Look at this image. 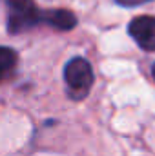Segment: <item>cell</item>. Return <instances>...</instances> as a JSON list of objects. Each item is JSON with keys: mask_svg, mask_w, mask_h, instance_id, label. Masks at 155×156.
Here are the masks:
<instances>
[{"mask_svg": "<svg viewBox=\"0 0 155 156\" xmlns=\"http://www.w3.org/2000/svg\"><path fill=\"white\" fill-rule=\"evenodd\" d=\"M152 76H153V80H155V64L152 66Z\"/></svg>", "mask_w": 155, "mask_h": 156, "instance_id": "cell-7", "label": "cell"}, {"mask_svg": "<svg viewBox=\"0 0 155 156\" xmlns=\"http://www.w3.org/2000/svg\"><path fill=\"white\" fill-rule=\"evenodd\" d=\"M130 37L144 51H155V16L142 15L135 16L128 26Z\"/></svg>", "mask_w": 155, "mask_h": 156, "instance_id": "cell-3", "label": "cell"}, {"mask_svg": "<svg viewBox=\"0 0 155 156\" xmlns=\"http://www.w3.org/2000/svg\"><path fill=\"white\" fill-rule=\"evenodd\" d=\"M42 24L59 31H70L77 26V16L68 9H47L42 13Z\"/></svg>", "mask_w": 155, "mask_h": 156, "instance_id": "cell-4", "label": "cell"}, {"mask_svg": "<svg viewBox=\"0 0 155 156\" xmlns=\"http://www.w3.org/2000/svg\"><path fill=\"white\" fill-rule=\"evenodd\" d=\"M115 2L122 7H137V5H142V4L152 2V0H115Z\"/></svg>", "mask_w": 155, "mask_h": 156, "instance_id": "cell-6", "label": "cell"}, {"mask_svg": "<svg viewBox=\"0 0 155 156\" xmlns=\"http://www.w3.org/2000/svg\"><path fill=\"white\" fill-rule=\"evenodd\" d=\"M93 78H95L93 67L86 58H82V56L71 58L64 67V82H66L70 98L82 100L84 96H88V93L93 85Z\"/></svg>", "mask_w": 155, "mask_h": 156, "instance_id": "cell-2", "label": "cell"}, {"mask_svg": "<svg viewBox=\"0 0 155 156\" xmlns=\"http://www.w3.org/2000/svg\"><path fill=\"white\" fill-rule=\"evenodd\" d=\"M17 62H18V55L15 49L0 45V82H4L15 69H17Z\"/></svg>", "mask_w": 155, "mask_h": 156, "instance_id": "cell-5", "label": "cell"}, {"mask_svg": "<svg viewBox=\"0 0 155 156\" xmlns=\"http://www.w3.org/2000/svg\"><path fill=\"white\" fill-rule=\"evenodd\" d=\"M7 4V31L20 35L42 24V13L33 0H6Z\"/></svg>", "mask_w": 155, "mask_h": 156, "instance_id": "cell-1", "label": "cell"}]
</instances>
